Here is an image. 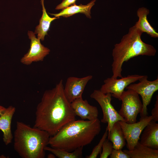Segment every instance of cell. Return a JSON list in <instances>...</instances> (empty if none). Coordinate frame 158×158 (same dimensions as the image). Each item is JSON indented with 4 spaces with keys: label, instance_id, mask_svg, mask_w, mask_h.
Segmentation results:
<instances>
[{
    "label": "cell",
    "instance_id": "obj_8",
    "mask_svg": "<svg viewBox=\"0 0 158 158\" xmlns=\"http://www.w3.org/2000/svg\"><path fill=\"white\" fill-rule=\"evenodd\" d=\"M152 120L151 116L140 117L139 121L128 123L123 121H118L124 134L128 150H132L140 139L143 129Z\"/></svg>",
    "mask_w": 158,
    "mask_h": 158
},
{
    "label": "cell",
    "instance_id": "obj_2",
    "mask_svg": "<svg viewBox=\"0 0 158 158\" xmlns=\"http://www.w3.org/2000/svg\"><path fill=\"white\" fill-rule=\"evenodd\" d=\"M101 121L97 118L90 121L75 120L50 136L51 147L72 152L90 144L101 131Z\"/></svg>",
    "mask_w": 158,
    "mask_h": 158
},
{
    "label": "cell",
    "instance_id": "obj_27",
    "mask_svg": "<svg viewBox=\"0 0 158 158\" xmlns=\"http://www.w3.org/2000/svg\"><path fill=\"white\" fill-rule=\"evenodd\" d=\"M47 157L48 158H55L56 157V156L54 154L51 153L48 154Z\"/></svg>",
    "mask_w": 158,
    "mask_h": 158
},
{
    "label": "cell",
    "instance_id": "obj_5",
    "mask_svg": "<svg viewBox=\"0 0 158 158\" xmlns=\"http://www.w3.org/2000/svg\"><path fill=\"white\" fill-rule=\"evenodd\" d=\"M121 107L118 111L119 115L128 123L137 122V118L142 109V104L139 95L135 91L127 89L124 91L121 97Z\"/></svg>",
    "mask_w": 158,
    "mask_h": 158
},
{
    "label": "cell",
    "instance_id": "obj_16",
    "mask_svg": "<svg viewBox=\"0 0 158 158\" xmlns=\"http://www.w3.org/2000/svg\"><path fill=\"white\" fill-rule=\"evenodd\" d=\"M149 13L150 10L146 8L142 7L139 8L137 12L138 20L134 25L143 33H146L152 37L158 38V33L151 25L147 20V16Z\"/></svg>",
    "mask_w": 158,
    "mask_h": 158
},
{
    "label": "cell",
    "instance_id": "obj_26",
    "mask_svg": "<svg viewBox=\"0 0 158 158\" xmlns=\"http://www.w3.org/2000/svg\"><path fill=\"white\" fill-rule=\"evenodd\" d=\"M6 108L5 107L0 105V116L2 115L5 111Z\"/></svg>",
    "mask_w": 158,
    "mask_h": 158
},
{
    "label": "cell",
    "instance_id": "obj_22",
    "mask_svg": "<svg viewBox=\"0 0 158 158\" xmlns=\"http://www.w3.org/2000/svg\"><path fill=\"white\" fill-rule=\"evenodd\" d=\"M102 152L100 153V158H107L110 155L113 149L112 143L106 139L102 147Z\"/></svg>",
    "mask_w": 158,
    "mask_h": 158
},
{
    "label": "cell",
    "instance_id": "obj_7",
    "mask_svg": "<svg viewBox=\"0 0 158 158\" xmlns=\"http://www.w3.org/2000/svg\"><path fill=\"white\" fill-rule=\"evenodd\" d=\"M147 76L144 75L137 83H132L126 89L133 90L140 95L142 100V109L140 113V117L148 115L147 107L150 103L154 93L158 90V78L152 81L147 79Z\"/></svg>",
    "mask_w": 158,
    "mask_h": 158
},
{
    "label": "cell",
    "instance_id": "obj_23",
    "mask_svg": "<svg viewBox=\"0 0 158 158\" xmlns=\"http://www.w3.org/2000/svg\"><path fill=\"white\" fill-rule=\"evenodd\" d=\"M110 156V158H130L122 149H113Z\"/></svg>",
    "mask_w": 158,
    "mask_h": 158
},
{
    "label": "cell",
    "instance_id": "obj_6",
    "mask_svg": "<svg viewBox=\"0 0 158 158\" xmlns=\"http://www.w3.org/2000/svg\"><path fill=\"white\" fill-rule=\"evenodd\" d=\"M111 96V94L104 93L99 90H95L90 95L91 98L97 101L101 108L103 116L101 121L107 123L108 133L115 123L120 121H125L112 105Z\"/></svg>",
    "mask_w": 158,
    "mask_h": 158
},
{
    "label": "cell",
    "instance_id": "obj_3",
    "mask_svg": "<svg viewBox=\"0 0 158 158\" xmlns=\"http://www.w3.org/2000/svg\"><path fill=\"white\" fill-rule=\"evenodd\" d=\"M142 33L134 25L130 28L128 33L122 37L120 42L114 45L112 51V78L123 77V65L130 59L140 55H155L156 50L155 48L142 40Z\"/></svg>",
    "mask_w": 158,
    "mask_h": 158
},
{
    "label": "cell",
    "instance_id": "obj_24",
    "mask_svg": "<svg viewBox=\"0 0 158 158\" xmlns=\"http://www.w3.org/2000/svg\"><path fill=\"white\" fill-rule=\"evenodd\" d=\"M77 0H63L56 7V10L63 9L71 5L75 4Z\"/></svg>",
    "mask_w": 158,
    "mask_h": 158
},
{
    "label": "cell",
    "instance_id": "obj_25",
    "mask_svg": "<svg viewBox=\"0 0 158 158\" xmlns=\"http://www.w3.org/2000/svg\"><path fill=\"white\" fill-rule=\"evenodd\" d=\"M156 99L154 107L151 111L152 120L156 122L158 121V96H156Z\"/></svg>",
    "mask_w": 158,
    "mask_h": 158
},
{
    "label": "cell",
    "instance_id": "obj_20",
    "mask_svg": "<svg viewBox=\"0 0 158 158\" xmlns=\"http://www.w3.org/2000/svg\"><path fill=\"white\" fill-rule=\"evenodd\" d=\"M83 147L79 148L72 152L46 146L44 148L45 151H49L54 154L56 157L59 158H80L83 157Z\"/></svg>",
    "mask_w": 158,
    "mask_h": 158
},
{
    "label": "cell",
    "instance_id": "obj_21",
    "mask_svg": "<svg viewBox=\"0 0 158 158\" xmlns=\"http://www.w3.org/2000/svg\"><path fill=\"white\" fill-rule=\"evenodd\" d=\"M108 129L107 127L105 131L98 144L93 149L91 154L86 156V158H96L99 154L101 153L103 143L107 139L108 135Z\"/></svg>",
    "mask_w": 158,
    "mask_h": 158
},
{
    "label": "cell",
    "instance_id": "obj_11",
    "mask_svg": "<svg viewBox=\"0 0 158 158\" xmlns=\"http://www.w3.org/2000/svg\"><path fill=\"white\" fill-rule=\"evenodd\" d=\"M92 75L79 78L70 77L67 79L64 87L65 96L71 103L75 99L82 97L85 87L88 82L92 78Z\"/></svg>",
    "mask_w": 158,
    "mask_h": 158
},
{
    "label": "cell",
    "instance_id": "obj_10",
    "mask_svg": "<svg viewBox=\"0 0 158 158\" xmlns=\"http://www.w3.org/2000/svg\"><path fill=\"white\" fill-rule=\"evenodd\" d=\"M28 35L30 40V47L28 52L20 59V62L26 65H30L34 62L42 61L48 55L50 50L44 47L37 38L34 33L29 31Z\"/></svg>",
    "mask_w": 158,
    "mask_h": 158
},
{
    "label": "cell",
    "instance_id": "obj_12",
    "mask_svg": "<svg viewBox=\"0 0 158 158\" xmlns=\"http://www.w3.org/2000/svg\"><path fill=\"white\" fill-rule=\"evenodd\" d=\"M71 104L75 115L81 119L91 121L98 118L99 111L97 108L90 105L82 97L75 99Z\"/></svg>",
    "mask_w": 158,
    "mask_h": 158
},
{
    "label": "cell",
    "instance_id": "obj_15",
    "mask_svg": "<svg viewBox=\"0 0 158 158\" xmlns=\"http://www.w3.org/2000/svg\"><path fill=\"white\" fill-rule=\"evenodd\" d=\"M96 0H92L87 5L80 4L76 5L75 4L71 5L63 9L57 13L49 14L55 17L59 18L62 16L67 18L78 13L84 14L86 17L89 18H91V10L95 5Z\"/></svg>",
    "mask_w": 158,
    "mask_h": 158
},
{
    "label": "cell",
    "instance_id": "obj_1",
    "mask_svg": "<svg viewBox=\"0 0 158 158\" xmlns=\"http://www.w3.org/2000/svg\"><path fill=\"white\" fill-rule=\"evenodd\" d=\"M63 80L44 93L35 112L34 127L47 132L52 136L63 127L75 120L71 103L64 92Z\"/></svg>",
    "mask_w": 158,
    "mask_h": 158
},
{
    "label": "cell",
    "instance_id": "obj_14",
    "mask_svg": "<svg viewBox=\"0 0 158 158\" xmlns=\"http://www.w3.org/2000/svg\"><path fill=\"white\" fill-rule=\"evenodd\" d=\"M143 131L140 143L149 147L158 150V123L151 120Z\"/></svg>",
    "mask_w": 158,
    "mask_h": 158
},
{
    "label": "cell",
    "instance_id": "obj_4",
    "mask_svg": "<svg viewBox=\"0 0 158 158\" xmlns=\"http://www.w3.org/2000/svg\"><path fill=\"white\" fill-rule=\"evenodd\" d=\"M46 131L21 121L16 122L14 135V148L22 158H44V147L50 137Z\"/></svg>",
    "mask_w": 158,
    "mask_h": 158
},
{
    "label": "cell",
    "instance_id": "obj_17",
    "mask_svg": "<svg viewBox=\"0 0 158 158\" xmlns=\"http://www.w3.org/2000/svg\"><path fill=\"white\" fill-rule=\"evenodd\" d=\"M41 4L42 8V14L39 20V23L35 28V34H37V38L42 41L44 40V37L47 34L51 24L52 21L58 19V17H51L47 14L44 5V0H41Z\"/></svg>",
    "mask_w": 158,
    "mask_h": 158
},
{
    "label": "cell",
    "instance_id": "obj_18",
    "mask_svg": "<svg viewBox=\"0 0 158 158\" xmlns=\"http://www.w3.org/2000/svg\"><path fill=\"white\" fill-rule=\"evenodd\" d=\"M123 151L130 158H158V150L152 149L141 144L138 141L131 150Z\"/></svg>",
    "mask_w": 158,
    "mask_h": 158
},
{
    "label": "cell",
    "instance_id": "obj_9",
    "mask_svg": "<svg viewBox=\"0 0 158 158\" xmlns=\"http://www.w3.org/2000/svg\"><path fill=\"white\" fill-rule=\"evenodd\" d=\"M143 76L133 75L118 79L108 78L104 80V84L99 90L104 93L111 94L112 96L121 101V97L124 89L130 84L139 81Z\"/></svg>",
    "mask_w": 158,
    "mask_h": 158
},
{
    "label": "cell",
    "instance_id": "obj_13",
    "mask_svg": "<svg viewBox=\"0 0 158 158\" xmlns=\"http://www.w3.org/2000/svg\"><path fill=\"white\" fill-rule=\"evenodd\" d=\"M16 108L10 106L6 108L4 113L0 116V130L3 133V141L7 145L11 143L13 136L11 130V123Z\"/></svg>",
    "mask_w": 158,
    "mask_h": 158
},
{
    "label": "cell",
    "instance_id": "obj_19",
    "mask_svg": "<svg viewBox=\"0 0 158 158\" xmlns=\"http://www.w3.org/2000/svg\"><path fill=\"white\" fill-rule=\"evenodd\" d=\"M107 137L112 143L114 149H122L126 145L124 134L118 121L114 124Z\"/></svg>",
    "mask_w": 158,
    "mask_h": 158
}]
</instances>
